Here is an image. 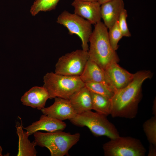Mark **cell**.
Listing matches in <instances>:
<instances>
[{"label":"cell","mask_w":156,"mask_h":156,"mask_svg":"<svg viewBox=\"0 0 156 156\" xmlns=\"http://www.w3.org/2000/svg\"><path fill=\"white\" fill-rule=\"evenodd\" d=\"M152 76L149 71H138L134 74L133 78L129 84L114 93L111 99L110 115L112 117L129 119L135 117L142 97V83Z\"/></svg>","instance_id":"1"},{"label":"cell","mask_w":156,"mask_h":156,"mask_svg":"<svg viewBox=\"0 0 156 156\" xmlns=\"http://www.w3.org/2000/svg\"><path fill=\"white\" fill-rule=\"evenodd\" d=\"M108 29L101 21L95 25L89 39L88 51L89 59L96 63L104 70L119 59L112 48L108 35Z\"/></svg>","instance_id":"2"},{"label":"cell","mask_w":156,"mask_h":156,"mask_svg":"<svg viewBox=\"0 0 156 156\" xmlns=\"http://www.w3.org/2000/svg\"><path fill=\"white\" fill-rule=\"evenodd\" d=\"M36 146L47 148L51 156L69 155V150L79 140L80 134L62 131L52 132L37 131L33 134Z\"/></svg>","instance_id":"3"},{"label":"cell","mask_w":156,"mask_h":156,"mask_svg":"<svg viewBox=\"0 0 156 156\" xmlns=\"http://www.w3.org/2000/svg\"><path fill=\"white\" fill-rule=\"evenodd\" d=\"M44 87L49 99L60 97L69 99L75 92L85 86L79 76H70L53 72L48 73L43 77Z\"/></svg>","instance_id":"4"},{"label":"cell","mask_w":156,"mask_h":156,"mask_svg":"<svg viewBox=\"0 0 156 156\" xmlns=\"http://www.w3.org/2000/svg\"><path fill=\"white\" fill-rule=\"evenodd\" d=\"M69 120L76 126L87 127L97 137L105 136L112 139L120 136L117 129L107 116L96 112L91 110L77 114Z\"/></svg>","instance_id":"5"},{"label":"cell","mask_w":156,"mask_h":156,"mask_svg":"<svg viewBox=\"0 0 156 156\" xmlns=\"http://www.w3.org/2000/svg\"><path fill=\"white\" fill-rule=\"evenodd\" d=\"M110 140L103 146L105 156H144L146 150L138 139L120 137Z\"/></svg>","instance_id":"6"},{"label":"cell","mask_w":156,"mask_h":156,"mask_svg":"<svg viewBox=\"0 0 156 156\" xmlns=\"http://www.w3.org/2000/svg\"><path fill=\"white\" fill-rule=\"evenodd\" d=\"M57 22L66 27L70 34L78 36L81 41L82 49L88 51L89 39L92 31V24L90 23L76 14L66 10L60 14Z\"/></svg>","instance_id":"7"},{"label":"cell","mask_w":156,"mask_h":156,"mask_svg":"<svg viewBox=\"0 0 156 156\" xmlns=\"http://www.w3.org/2000/svg\"><path fill=\"white\" fill-rule=\"evenodd\" d=\"M88 59V51L83 49L66 53L58 59L55 66V73L63 75L79 76Z\"/></svg>","instance_id":"8"},{"label":"cell","mask_w":156,"mask_h":156,"mask_svg":"<svg viewBox=\"0 0 156 156\" xmlns=\"http://www.w3.org/2000/svg\"><path fill=\"white\" fill-rule=\"evenodd\" d=\"M104 71L109 86L114 93L127 86L134 76V74L124 69L118 63L111 64Z\"/></svg>","instance_id":"9"},{"label":"cell","mask_w":156,"mask_h":156,"mask_svg":"<svg viewBox=\"0 0 156 156\" xmlns=\"http://www.w3.org/2000/svg\"><path fill=\"white\" fill-rule=\"evenodd\" d=\"M54 99L52 105L40 110L43 114L61 121L70 120L76 116L77 114L68 99L57 97Z\"/></svg>","instance_id":"10"},{"label":"cell","mask_w":156,"mask_h":156,"mask_svg":"<svg viewBox=\"0 0 156 156\" xmlns=\"http://www.w3.org/2000/svg\"><path fill=\"white\" fill-rule=\"evenodd\" d=\"M72 5L74 13L86 19L92 24L101 21V4L98 1H87L74 0Z\"/></svg>","instance_id":"11"},{"label":"cell","mask_w":156,"mask_h":156,"mask_svg":"<svg viewBox=\"0 0 156 156\" xmlns=\"http://www.w3.org/2000/svg\"><path fill=\"white\" fill-rule=\"evenodd\" d=\"M125 8L123 0H112L101 5V18L108 29L118 21L121 12Z\"/></svg>","instance_id":"12"},{"label":"cell","mask_w":156,"mask_h":156,"mask_svg":"<svg viewBox=\"0 0 156 156\" xmlns=\"http://www.w3.org/2000/svg\"><path fill=\"white\" fill-rule=\"evenodd\" d=\"M66 124L62 121L43 114L39 120L32 123L31 125L23 127L29 136L40 130H43L49 132L63 131L66 127Z\"/></svg>","instance_id":"13"},{"label":"cell","mask_w":156,"mask_h":156,"mask_svg":"<svg viewBox=\"0 0 156 156\" xmlns=\"http://www.w3.org/2000/svg\"><path fill=\"white\" fill-rule=\"evenodd\" d=\"M49 99L48 92L44 87L36 86L26 92L21 100L24 105L41 110L44 107Z\"/></svg>","instance_id":"14"},{"label":"cell","mask_w":156,"mask_h":156,"mask_svg":"<svg viewBox=\"0 0 156 156\" xmlns=\"http://www.w3.org/2000/svg\"><path fill=\"white\" fill-rule=\"evenodd\" d=\"M68 99L77 114L92 110L91 92L85 86L74 92Z\"/></svg>","instance_id":"15"},{"label":"cell","mask_w":156,"mask_h":156,"mask_svg":"<svg viewBox=\"0 0 156 156\" xmlns=\"http://www.w3.org/2000/svg\"><path fill=\"white\" fill-rule=\"evenodd\" d=\"M79 77L85 83L89 82L101 83L106 85L112 90L107 81L104 70L89 59Z\"/></svg>","instance_id":"16"},{"label":"cell","mask_w":156,"mask_h":156,"mask_svg":"<svg viewBox=\"0 0 156 156\" xmlns=\"http://www.w3.org/2000/svg\"><path fill=\"white\" fill-rule=\"evenodd\" d=\"M18 138L17 156H36L37 153L34 141L31 142L28 139L29 135L24 131L22 124L17 122L16 126Z\"/></svg>","instance_id":"17"},{"label":"cell","mask_w":156,"mask_h":156,"mask_svg":"<svg viewBox=\"0 0 156 156\" xmlns=\"http://www.w3.org/2000/svg\"><path fill=\"white\" fill-rule=\"evenodd\" d=\"M91 92L92 110L107 116L110 115L111 99L101 95Z\"/></svg>","instance_id":"18"},{"label":"cell","mask_w":156,"mask_h":156,"mask_svg":"<svg viewBox=\"0 0 156 156\" xmlns=\"http://www.w3.org/2000/svg\"><path fill=\"white\" fill-rule=\"evenodd\" d=\"M60 0H35L30 12L34 16L40 11L46 12L54 10Z\"/></svg>","instance_id":"19"},{"label":"cell","mask_w":156,"mask_h":156,"mask_svg":"<svg viewBox=\"0 0 156 156\" xmlns=\"http://www.w3.org/2000/svg\"><path fill=\"white\" fill-rule=\"evenodd\" d=\"M85 86L92 92L100 94L111 99L114 92L104 83L89 82L85 83Z\"/></svg>","instance_id":"20"},{"label":"cell","mask_w":156,"mask_h":156,"mask_svg":"<svg viewBox=\"0 0 156 156\" xmlns=\"http://www.w3.org/2000/svg\"><path fill=\"white\" fill-rule=\"evenodd\" d=\"M143 128L150 144L156 146V116L145 121Z\"/></svg>","instance_id":"21"},{"label":"cell","mask_w":156,"mask_h":156,"mask_svg":"<svg viewBox=\"0 0 156 156\" xmlns=\"http://www.w3.org/2000/svg\"><path fill=\"white\" fill-rule=\"evenodd\" d=\"M108 29V35L110 43L112 48L116 51L119 47V42L123 37L119 27L117 21Z\"/></svg>","instance_id":"22"},{"label":"cell","mask_w":156,"mask_h":156,"mask_svg":"<svg viewBox=\"0 0 156 156\" xmlns=\"http://www.w3.org/2000/svg\"><path fill=\"white\" fill-rule=\"evenodd\" d=\"M127 11L125 8L121 12L117 22L119 27L123 36L130 37L131 35L129 30L127 22Z\"/></svg>","instance_id":"23"},{"label":"cell","mask_w":156,"mask_h":156,"mask_svg":"<svg viewBox=\"0 0 156 156\" xmlns=\"http://www.w3.org/2000/svg\"><path fill=\"white\" fill-rule=\"evenodd\" d=\"M148 155V156H155L156 155V146L150 144Z\"/></svg>","instance_id":"24"},{"label":"cell","mask_w":156,"mask_h":156,"mask_svg":"<svg viewBox=\"0 0 156 156\" xmlns=\"http://www.w3.org/2000/svg\"><path fill=\"white\" fill-rule=\"evenodd\" d=\"M112 0H98V2L101 5L106 2Z\"/></svg>","instance_id":"25"},{"label":"cell","mask_w":156,"mask_h":156,"mask_svg":"<svg viewBox=\"0 0 156 156\" xmlns=\"http://www.w3.org/2000/svg\"><path fill=\"white\" fill-rule=\"evenodd\" d=\"M79 1H98V0H76Z\"/></svg>","instance_id":"26"},{"label":"cell","mask_w":156,"mask_h":156,"mask_svg":"<svg viewBox=\"0 0 156 156\" xmlns=\"http://www.w3.org/2000/svg\"><path fill=\"white\" fill-rule=\"evenodd\" d=\"M2 148L1 147L0 145V156H2Z\"/></svg>","instance_id":"27"}]
</instances>
